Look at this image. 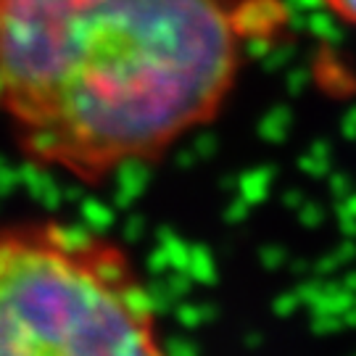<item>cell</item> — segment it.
<instances>
[{
    "label": "cell",
    "instance_id": "obj_1",
    "mask_svg": "<svg viewBox=\"0 0 356 356\" xmlns=\"http://www.w3.org/2000/svg\"><path fill=\"white\" fill-rule=\"evenodd\" d=\"M282 0H0V116L32 164L79 182L211 124Z\"/></svg>",
    "mask_w": 356,
    "mask_h": 356
},
{
    "label": "cell",
    "instance_id": "obj_2",
    "mask_svg": "<svg viewBox=\"0 0 356 356\" xmlns=\"http://www.w3.org/2000/svg\"><path fill=\"white\" fill-rule=\"evenodd\" d=\"M0 356H169L116 241L58 219L0 225Z\"/></svg>",
    "mask_w": 356,
    "mask_h": 356
},
{
    "label": "cell",
    "instance_id": "obj_3",
    "mask_svg": "<svg viewBox=\"0 0 356 356\" xmlns=\"http://www.w3.org/2000/svg\"><path fill=\"white\" fill-rule=\"evenodd\" d=\"M322 8L335 16L338 22L348 26H356V0H319Z\"/></svg>",
    "mask_w": 356,
    "mask_h": 356
}]
</instances>
